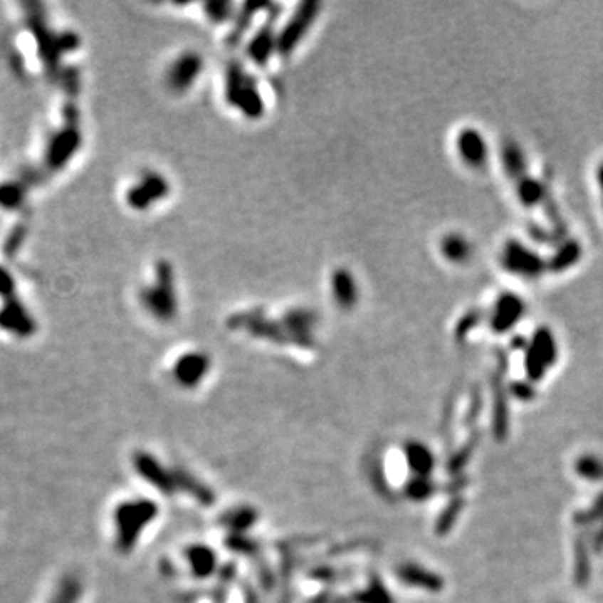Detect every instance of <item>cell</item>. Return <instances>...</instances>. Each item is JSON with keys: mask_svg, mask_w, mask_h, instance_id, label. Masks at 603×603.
<instances>
[{"mask_svg": "<svg viewBox=\"0 0 603 603\" xmlns=\"http://www.w3.org/2000/svg\"><path fill=\"white\" fill-rule=\"evenodd\" d=\"M203 70V57L198 52H182L166 70V83L174 93H184L196 83Z\"/></svg>", "mask_w": 603, "mask_h": 603, "instance_id": "3957f363", "label": "cell"}, {"mask_svg": "<svg viewBox=\"0 0 603 603\" xmlns=\"http://www.w3.org/2000/svg\"><path fill=\"white\" fill-rule=\"evenodd\" d=\"M140 297L146 310H150L153 315L159 317V319H168V317L173 315L178 308V300L171 270L164 267V265H159L156 268L153 285H146L141 290Z\"/></svg>", "mask_w": 603, "mask_h": 603, "instance_id": "6da1fadb", "label": "cell"}, {"mask_svg": "<svg viewBox=\"0 0 603 603\" xmlns=\"http://www.w3.org/2000/svg\"><path fill=\"white\" fill-rule=\"evenodd\" d=\"M169 192V184L159 173L145 171L140 178L131 184L126 193V201L132 210H145L154 205L158 199H163Z\"/></svg>", "mask_w": 603, "mask_h": 603, "instance_id": "7a4b0ae2", "label": "cell"}, {"mask_svg": "<svg viewBox=\"0 0 603 603\" xmlns=\"http://www.w3.org/2000/svg\"><path fill=\"white\" fill-rule=\"evenodd\" d=\"M14 292H16V280L12 278V275L7 272L6 267L0 265V295L12 297Z\"/></svg>", "mask_w": 603, "mask_h": 603, "instance_id": "ba28073f", "label": "cell"}, {"mask_svg": "<svg viewBox=\"0 0 603 603\" xmlns=\"http://www.w3.org/2000/svg\"><path fill=\"white\" fill-rule=\"evenodd\" d=\"M330 293L340 308H350L357 302V283L345 268H335L330 275Z\"/></svg>", "mask_w": 603, "mask_h": 603, "instance_id": "277c9868", "label": "cell"}, {"mask_svg": "<svg viewBox=\"0 0 603 603\" xmlns=\"http://www.w3.org/2000/svg\"><path fill=\"white\" fill-rule=\"evenodd\" d=\"M75 146V137L73 136V132L64 131L59 132V136H56V140H52L51 146H49V163L52 166H59L61 163H64L65 153H69L74 150Z\"/></svg>", "mask_w": 603, "mask_h": 603, "instance_id": "8992f818", "label": "cell"}, {"mask_svg": "<svg viewBox=\"0 0 603 603\" xmlns=\"http://www.w3.org/2000/svg\"><path fill=\"white\" fill-rule=\"evenodd\" d=\"M23 199V189L17 183L0 184V206L6 210H17Z\"/></svg>", "mask_w": 603, "mask_h": 603, "instance_id": "52a82bcc", "label": "cell"}, {"mask_svg": "<svg viewBox=\"0 0 603 603\" xmlns=\"http://www.w3.org/2000/svg\"><path fill=\"white\" fill-rule=\"evenodd\" d=\"M0 325L4 329L14 332H28L32 327V319L23 310L21 302H17L16 298H11V300L4 303L2 310H0Z\"/></svg>", "mask_w": 603, "mask_h": 603, "instance_id": "5b68a950", "label": "cell"}]
</instances>
